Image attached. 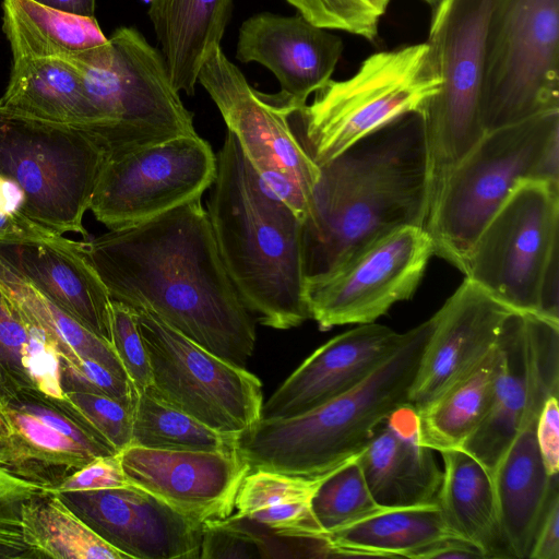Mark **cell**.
Instances as JSON below:
<instances>
[{
    "instance_id": "cell-27",
    "label": "cell",
    "mask_w": 559,
    "mask_h": 559,
    "mask_svg": "<svg viewBox=\"0 0 559 559\" xmlns=\"http://www.w3.org/2000/svg\"><path fill=\"white\" fill-rule=\"evenodd\" d=\"M0 107L34 119L82 126L96 133L109 126L90 98L82 72L59 59H13Z\"/></svg>"
},
{
    "instance_id": "cell-48",
    "label": "cell",
    "mask_w": 559,
    "mask_h": 559,
    "mask_svg": "<svg viewBox=\"0 0 559 559\" xmlns=\"http://www.w3.org/2000/svg\"><path fill=\"white\" fill-rule=\"evenodd\" d=\"M24 195L17 183L0 176V211L21 213Z\"/></svg>"
},
{
    "instance_id": "cell-30",
    "label": "cell",
    "mask_w": 559,
    "mask_h": 559,
    "mask_svg": "<svg viewBox=\"0 0 559 559\" xmlns=\"http://www.w3.org/2000/svg\"><path fill=\"white\" fill-rule=\"evenodd\" d=\"M453 536L437 502L385 508L326 535L334 557H418L431 545Z\"/></svg>"
},
{
    "instance_id": "cell-15",
    "label": "cell",
    "mask_w": 559,
    "mask_h": 559,
    "mask_svg": "<svg viewBox=\"0 0 559 559\" xmlns=\"http://www.w3.org/2000/svg\"><path fill=\"white\" fill-rule=\"evenodd\" d=\"M433 255L425 228L403 226L377 239L331 274L306 284L310 319L321 330L376 322L415 294Z\"/></svg>"
},
{
    "instance_id": "cell-50",
    "label": "cell",
    "mask_w": 559,
    "mask_h": 559,
    "mask_svg": "<svg viewBox=\"0 0 559 559\" xmlns=\"http://www.w3.org/2000/svg\"><path fill=\"white\" fill-rule=\"evenodd\" d=\"M425 1L427 4H429L431 8H435L436 5H438L442 0H423Z\"/></svg>"
},
{
    "instance_id": "cell-12",
    "label": "cell",
    "mask_w": 559,
    "mask_h": 559,
    "mask_svg": "<svg viewBox=\"0 0 559 559\" xmlns=\"http://www.w3.org/2000/svg\"><path fill=\"white\" fill-rule=\"evenodd\" d=\"M198 82L263 185L302 221L320 169L292 131L288 116L295 109L287 97L253 88L221 46L206 57Z\"/></svg>"
},
{
    "instance_id": "cell-3",
    "label": "cell",
    "mask_w": 559,
    "mask_h": 559,
    "mask_svg": "<svg viewBox=\"0 0 559 559\" xmlns=\"http://www.w3.org/2000/svg\"><path fill=\"white\" fill-rule=\"evenodd\" d=\"M216 162L205 210L234 288L262 325L299 326L310 319L301 219L263 185L229 131Z\"/></svg>"
},
{
    "instance_id": "cell-42",
    "label": "cell",
    "mask_w": 559,
    "mask_h": 559,
    "mask_svg": "<svg viewBox=\"0 0 559 559\" xmlns=\"http://www.w3.org/2000/svg\"><path fill=\"white\" fill-rule=\"evenodd\" d=\"M60 382L64 392L100 394L129 404L135 402L138 394L131 382L84 357L75 360L60 357Z\"/></svg>"
},
{
    "instance_id": "cell-46",
    "label": "cell",
    "mask_w": 559,
    "mask_h": 559,
    "mask_svg": "<svg viewBox=\"0 0 559 559\" xmlns=\"http://www.w3.org/2000/svg\"><path fill=\"white\" fill-rule=\"evenodd\" d=\"M52 234L56 233L39 226L22 213L0 211V241L47 237Z\"/></svg>"
},
{
    "instance_id": "cell-4",
    "label": "cell",
    "mask_w": 559,
    "mask_h": 559,
    "mask_svg": "<svg viewBox=\"0 0 559 559\" xmlns=\"http://www.w3.org/2000/svg\"><path fill=\"white\" fill-rule=\"evenodd\" d=\"M432 325L431 317L406 331L401 346L347 392L296 416L260 418L240 433L238 451L250 469L316 477L358 455L384 419L409 403Z\"/></svg>"
},
{
    "instance_id": "cell-11",
    "label": "cell",
    "mask_w": 559,
    "mask_h": 559,
    "mask_svg": "<svg viewBox=\"0 0 559 559\" xmlns=\"http://www.w3.org/2000/svg\"><path fill=\"white\" fill-rule=\"evenodd\" d=\"M559 265V183L521 180L484 227L465 278L512 310L537 314L546 273Z\"/></svg>"
},
{
    "instance_id": "cell-7",
    "label": "cell",
    "mask_w": 559,
    "mask_h": 559,
    "mask_svg": "<svg viewBox=\"0 0 559 559\" xmlns=\"http://www.w3.org/2000/svg\"><path fill=\"white\" fill-rule=\"evenodd\" d=\"M106 158L104 142L90 128L0 107V176L21 188V213L50 231L88 236L83 216Z\"/></svg>"
},
{
    "instance_id": "cell-21",
    "label": "cell",
    "mask_w": 559,
    "mask_h": 559,
    "mask_svg": "<svg viewBox=\"0 0 559 559\" xmlns=\"http://www.w3.org/2000/svg\"><path fill=\"white\" fill-rule=\"evenodd\" d=\"M404 338L405 332L376 322L334 336L272 393L260 418L296 416L347 392L389 358Z\"/></svg>"
},
{
    "instance_id": "cell-1",
    "label": "cell",
    "mask_w": 559,
    "mask_h": 559,
    "mask_svg": "<svg viewBox=\"0 0 559 559\" xmlns=\"http://www.w3.org/2000/svg\"><path fill=\"white\" fill-rule=\"evenodd\" d=\"M80 249L111 300L146 309L206 350L246 367L255 320L225 271L201 199L80 241Z\"/></svg>"
},
{
    "instance_id": "cell-18",
    "label": "cell",
    "mask_w": 559,
    "mask_h": 559,
    "mask_svg": "<svg viewBox=\"0 0 559 559\" xmlns=\"http://www.w3.org/2000/svg\"><path fill=\"white\" fill-rule=\"evenodd\" d=\"M57 495L128 558H200L203 525L141 488L129 485Z\"/></svg>"
},
{
    "instance_id": "cell-22",
    "label": "cell",
    "mask_w": 559,
    "mask_h": 559,
    "mask_svg": "<svg viewBox=\"0 0 559 559\" xmlns=\"http://www.w3.org/2000/svg\"><path fill=\"white\" fill-rule=\"evenodd\" d=\"M0 263L112 345L111 299L80 241L59 234L0 241Z\"/></svg>"
},
{
    "instance_id": "cell-23",
    "label": "cell",
    "mask_w": 559,
    "mask_h": 559,
    "mask_svg": "<svg viewBox=\"0 0 559 559\" xmlns=\"http://www.w3.org/2000/svg\"><path fill=\"white\" fill-rule=\"evenodd\" d=\"M432 451L421 443L418 413L412 404L391 413L358 454L376 502L383 508L436 502L442 471Z\"/></svg>"
},
{
    "instance_id": "cell-45",
    "label": "cell",
    "mask_w": 559,
    "mask_h": 559,
    "mask_svg": "<svg viewBox=\"0 0 559 559\" xmlns=\"http://www.w3.org/2000/svg\"><path fill=\"white\" fill-rule=\"evenodd\" d=\"M528 558L559 559V492L548 504Z\"/></svg>"
},
{
    "instance_id": "cell-28",
    "label": "cell",
    "mask_w": 559,
    "mask_h": 559,
    "mask_svg": "<svg viewBox=\"0 0 559 559\" xmlns=\"http://www.w3.org/2000/svg\"><path fill=\"white\" fill-rule=\"evenodd\" d=\"M234 0H152L148 17L174 87L192 96L202 64L221 46Z\"/></svg>"
},
{
    "instance_id": "cell-16",
    "label": "cell",
    "mask_w": 559,
    "mask_h": 559,
    "mask_svg": "<svg viewBox=\"0 0 559 559\" xmlns=\"http://www.w3.org/2000/svg\"><path fill=\"white\" fill-rule=\"evenodd\" d=\"M118 453L61 400L24 392L0 404V465L53 489L99 456Z\"/></svg>"
},
{
    "instance_id": "cell-43",
    "label": "cell",
    "mask_w": 559,
    "mask_h": 559,
    "mask_svg": "<svg viewBox=\"0 0 559 559\" xmlns=\"http://www.w3.org/2000/svg\"><path fill=\"white\" fill-rule=\"evenodd\" d=\"M119 454L99 456L50 490L53 493L91 491L129 486Z\"/></svg>"
},
{
    "instance_id": "cell-31",
    "label": "cell",
    "mask_w": 559,
    "mask_h": 559,
    "mask_svg": "<svg viewBox=\"0 0 559 559\" xmlns=\"http://www.w3.org/2000/svg\"><path fill=\"white\" fill-rule=\"evenodd\" d=\"M329 473L305 477L269 469H250L236 495L235 514L278 536L326 538L313 516L311 499Z\"/></svg>"
},
{
    "instance_id": "cell-32",
    "label": "cell",
    "mask_w": 559,
    "mask_h": 559,
    "mask_svg": "<svg viewBox=\"0 0 559 559\" xmlns=\"http://www.w3.org/2000/svg\"><path fill=\"white\" fill-rule=\"evenodd\" d=\"M498 368L497 345L472 371L417 411L421 443L460 449L484 418Z\"/></svg>"
},
{
    "instance_id": "cell-6",
    "label": "cell",
    "mask_w": 559,
    "mask_h": 559,
    "mask_svg": "<svg viewBox=\"0 0 559 559\" xmlns=\"http://www.w3.org/2000/svg\"><path fill=\"white\" fill-rule=\"evenodd\" d=\"M441 80L427 43L380 51L343 81L330 80L310 105L292 111L297 141L319 167L367 134L423 111Z\"/></svg>"
},
{
    "instance_id": "cell-2",
    "label": "cell",
    "mask_w": 559,
    "mask_h": 559,
    "mask_svg": "<svg viewBox=\"0 0 559 559\" xmlns=\"http://www.w3.org/2000/svg\"><path fill=\"white\" fill-rule=\"evenodd\" d=\"M319 169L301 221L306 284L400 227H425L429 168L421 111L367 134Z\"/></svg>"
},
{
    "instance_id": "cell-20",
    "label": "cell",
    "mask_w": 559,
    "mask_h": 559,
    "mask_svg": "<svg viewBox=\"0 0 559 559\" xmlns=\"http://www.w3.org/2000/svg\"><path fill=\"white\" fill-rule=\"evenodd\" d=\"M342 52L341 37L300 14L261 12L241 24L236 58L267 68L280 82V93L296 110L332 80Z\"/></svg>"
},
{
    "instance_id": "cell-19",
    "label": "cell",
    "mask_w": 559,
    "mask_h": 559,
    "mask_svg": "<svg viewBox=\"0 0 559 559\" xmlns=\"http://www.w3.org/2000/svg\"><path fill=\"white\" fill-rule=\"evenodd\" d=\"M514 312L465 278L432 316L433 325L409 391L421 409L472 371L496 347L502 326Z\"/></svg>"
},
{
    "instance_id": "cell-44",
    "label": "cell",
    "mask_w": 559,
    "mask_h": 559,
    "mask_svg": "<svg viewBox=\"0 0 559 559\" xmlns=\"http://www.w3.org/2000/svg\"><path fill=\"white\" fill-rule=\"evenodd\" d=\"M536 441L544 465L550 476L559 474V407L558 395L545 402L535 427Z\"/></svg>"
},
{
    "instance_id": "cell-47",
    "label": "cell",
    "mask_w": 559,
    "mask_h": 559,
    "mask_svg": "<svg viewBox=\"0 0 559 559\" xmlns=\"http://www.w3.org/2000/svg\"><path fill=\"white\" fill-rule=\"evenodd\" d=\"M486 559L483 552L468 542L455 536L447 537L427 548L418 559Z\"/></svg>"
},
{
    "instance_id": "cell-9",
    "label": "cell",
    "mask_w": 559,
    "mask_h": 559,
    "mask_svg": "<svg viewBox=\"0 0 559 559\" xmlns=\"http://www.w3.org/2000/svg\"><path fill=\"white\" fill-rule=\"evenodd\" d=\"M108 39L104 60L78 68L90 98L109 121L96 133L107 157L197 134L193 114L174 87L160 51L134 27H118Z\"/></svg>"
},
{
    "instance_id": "cell-25",
    "label": "cell",
    "mask_w": 559,
    "mask_h": 559,
    "mask_svg": "<svg viewBox=\"0 0 559 559\" xmlns=\"http://www.w3.org/2000/svg\"><path fill=\"white\" fill-rule=\"evenodd\" d=\"M498 368L488 409L460 448L490 475L522 427L528 400V350L525 317L514 311L497 342Z\"/></svg>"
},
{
    "instance_id": "cell-51",
    "label": "cell",
    "mask_w": 559,
    "mask_h": 559,
    "mask_svg": "<svg viewBox=\"0 0 559 559\" xmlns=\"http://www.w3.org/2000/svg\"><path fill=\"white\" fill-rule=\"evenodd\" d=\"M141 1L150 4L152 0H141Z\"/></svg>"
},
{
    "instance_id": "cell-10",
    "label": "cell",
    "mask_w": 559,
    "mask_h": 559,
    "mask_svg": "<svg viewBox=\"0 0 559 559\" xmlns=\"http://www.w3.org/2000/svg\"><path fill=\"white\" fill-rule=\"evenodd\" d=\"M559 110V0H498L488 26L484 131Z\"/></svg>"
},
{
    "instance_id": "cell-38",
    "label": "cell",
    "mask_w": 559,
    "mask_h": 559,
    "mask_svg": "<svg viewBox=\"0 0 559 559\" xmlns=\"http://www.w3.org/2000/svg\"><path fill=\"white\" fill-rule=\"evenodd\" d=\"M316 26L343 31L367 40L378 36L379 23L391 0H286Z\"/></svg>"
},
{
    "instance_id": "cell-17",
    "label": "cell",
    "mask_w": 559,
    "mask_h": 559,
    "mask_svg": "<svg viewBox=\"0 0 559 559\" xmlns=\"http://www.w3.org/2000/svg\"><path fill=\"white\" fill-rule=\"evenodd\" d=\"M130 485L204 526L224 520L250 466L238 450L178 451L129 445L118 452Z\"/></svg>"
},
{
    "instance_id": "cell-5",
    "label": "cell",
    "mask_w": 559,
    "mask_h": 559,
    "mask_svg": "<svg viewBox=\"0 0 559 559\" xmlns=\"http://www.w3.org/2000/svg\"><path fill=\"white\" fill-rule=\"evenodd\" d=\"M525 179L559 183V110L485 132L452 168L424 227L433 254L464 273L477 237Z\"/></svg>"
},
{
    "instance_id": "cell-8",
    "label": "cell",
    "mask_w": 559,
    "mask_h": 559,
    "mask_svg": "<svg viewBox=\"0 0 559 559\" xmlns=\"http://www.w3.org/2000/svg\"><path fill=\"white\" fill-rule=\"evenodd\" d=\"M498 0H442L426 41L441 86L425 106L429 209L444 179L485 131L480 104L486 39ZM428 209V212H429Z\"/></svg>"
},
{
    "instance_id": "cell-33",
    "label": "cell",
    "mask_w": 559,
    "mask_h": 559,
    "mask_svg": "<svg viewBox=\"0 0 559 559\" xmlns=\"http://www.w3.org/2000/svg\"><path fill=\"white\" fill-rule=\"evenodd\" d=\"M22 531L32 558L127 559L57 493L46 492L23 509Z\"/></svg>"
},
{
    "instance_id": "cell-34",
    "label": "cell",
    "mask_w": 559,
    "mask_h": 559,
    "mask_svg": "<svg viewBox=\"0 0 559 559\" xmlns=\"http://www.w3.org/2000/svg\"><path fill=\"white\" fill-rule=\"evenodd\" d=\"M0 288L27 322L41 330L56 344L61 358L93 359L130 382L112 345L93 334L2 263Z\"/></svg>"
},
{
    "instance_id": "cell-13",
    "label": "cell",
    "mask_w": 559,
    "mask_h": 559,
    "mask_svg": "<svg viewBox=\"0 0 559 559\" xmlns=\"http://www.w3.org/2000/svg\"><path fill=\"white\" fill-rule=\"evenodd\" d=\"M133 310L151 364L146 389L224 433L240 435L260 419L263 394L257 376L195 344L153 312Z\"/></svg>"
},
{
    "instance_id": "cell-36",
    "label": "cell",
    "mask_w": 559,
    "mask_h": 559,
    "mask_svg": "<svg viewBox=\"0 0 559 559\" xmlns=\"http://www.w3.org/2000/svg\"><path fill=\"white\" fill-rule=\"evenodd\" d=\"M383 509L371 496L358 455L330 472L311 499L313 516L325 535Z\"/></svg>"
},
{
    "instance_id": "cell-49",
    "label": "cell",
    "mask_w": 559,
    "mask_h": 559,
    "mask_svg": "<svg viewBox=\"0 0 559 559\" xmlns=\"http://www.w3.org/2000/svg\"><path fill=\"white\" fill-rule=\"evenodd\" d=\"M45 7L81 16L95 17L96 0H33Z\"/></svg>"
},
{
    "instance_id": "cell-14",
    "label": "cell",
    "mask_w": 559,
    "mask_h": 559,
    "mask_svg": "<svg viewBox=\"0 0 559 559\" xmlns=\"http://www.w3.org/2000/svg\"><path fill=\"white\" fill-rule=\"evenodd\" d=\"M216 154L198 133L107 157L90 210L108 229L133 226L201 199Z\"/></svg>"
},
{
    "instance_id": "cell-24",
    "label": "cell",
    "mask_w": 559,
    "mask_h": 559,
    "mask_svg": "<svg viewBox=\"0 0 559 559\" xmlns=\"http://www.w3.org/2000/svg\"><path fill=\"white\" fill-rule=\"evenodd\" d=\"M536 421L522 425L491 474L498 518L511 558H528L551 498L559 492L536 441Z\"/></svg>"
},
{
    "instance_id": "cell-26",
    "label": "cell",
    "mask_w": 559,
    "mask_h": 559,
    "mask_svg": "<svg viewBox=\"0 0 559 559\" xmlns=\"http://www.w3.org/2000/svg\"><path fill=\"white\" fill-rule=\"evenodd\" d=\"M2 29L13 59L49 58L94 67L109 52L95 17L61 12L33 0H3Z\"/></svg>"
},
{
    "instance_id": "cell-35",
    "label": "cell",
    "mask_w": 559,
    "mask_h": 559,
    "mask_svg": "<svg viewBox=\"0 0 559 559\" xmlns=\"http://www.w3.org/2000/svg\"><path fill=\"white\" fill-rule=\"evenodd\" d=\"M239 435L217 431L164 402L148 389L138 392L133 407L132 444L143 448L229 452L238 450Z\"/></svg>"
},
{
    "instance_id": "cell-37",
    "label": "cell",
    "mask_w": 559,
    "mask_h": 559,
    "mask_svg": "<svg viewBox=\"0 0 559 559\" xmlns=\"http://www.w3.org/2000/svg\"><path fill=\"white\" fill-rule=\"evenodd\" d=\"M33 329L0 288V404L36 390L27 369Z\"/></svg>"
},
{
    "instance_id": "cell-39",
    "label": "cell",
    "mask_w": 559,
    "mask_h": 559,
    "mask_svg": "<svg viewBox=\"0 0 559 559\" xmlns=\"http://www.w3.org/2000/svg\"><path fill=\"white\" fill-rule=\"evenodd\" d=\"M61 400L80 420L103 437L117 452L132 444L134 403H123L109 396L64 392Z\"/></svg>"
},
{
    "instance_id": "cell-40",
    "label": "cell",
    "mask_w": 559,
    "mask_h": 559,
    "mask_svg": "<svg viewBox=\"0 0 559 559\" xmlns=\"http://www.w3.org/2000/svg\"><path fill=\"white\" fill-rule=\"evenodd\" d=\"M48 491L0 465V559L32 558L23 538L22 513L29 501Z\"/></svg>"
},
{
    "instance_id": "cell-29",
    "label": "cell",
    "mask_w": 559,
    "mask_h": 559,
    "mask_svg": "<svg viewBox=\"0 0 559 559\" xmlns=\"http://www.w3.org/2000/svg\"><path fill=\"white\" fill-rule=\"evenodd\" d=\"M442 481L437 504L448 531L485 558H511L504 544L490 473L462 449L440 451Z\"/></svg>"
},
{
    "instance_id": "cell-41",
    "label": "cell",
    "mask_w": 559,
    "mask_h": 559,
    "mask_svg": "<svg viewBox=\"0 0 559 559\" xmlns=\"http://www.w3.org/2000/svg\"><path fill=\"white\" fill-rule=\"evenodd\" d=\"M112 347L136 392L152 383L151 364L139 331L134 310L111 300Z\"/></svg>"
}]
</instances>
